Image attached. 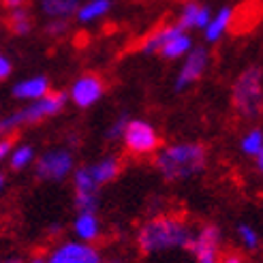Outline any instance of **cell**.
I'll return each mask as SVG.
<instances>
[{
  "mask_svg": "<svg viewBox=\"0 0 263 263\" xmlns=\"http://www.w3.org/2000/svg\"><path fill=\"white\" fill-rule=\"evenodd\" d=\"M195 238V231L178 212H161L152 218L143 220V225L137 229L135 244L141 255H156L174 248H186Z\"/></svg>",
  "mask_w": 263,
  "mask_h": 263,
  "instance_id": "cell-1",
  "label": "cell"
},
{
  "mask_svg": "<svg viewBox=\"0 0 263 263\" xmlns=\"http://www.w3.org/2000/svg\"><path fill=\"white\" fill-rule=\"evenodd\" d=\"M208 148L199 141H184L165 146L154 154V167L167 182H184L201 174L208 165Z\"/></svg>",
  "mask_w": 263,
  "mask_h": 263,
  "instance_id": "cell-2",
  "label": "cell"
},
{
  "mask_svg": "<svg viewBox=\"0 0 263 263\" xmlns=\"http://www.w3.org/2000/svg\"><path fill=\"white\" fill-rule=\"evenodd\" d=\"M231 109L242 122H257L263 116V71L244 69L231 86Z\"/></svg>",
  "mask_w": 263,
  "mask_h": 263,
  "instance_id": "cell-3",
  "label": "cell"
},
{
  "mask_svg": "<svg viewBox=\"0 0 263 263\" xmlns=\"http://www.w3.org/2000/svg\"><path fill=\"white\" fill-rule=\"evenodd\" d=\"M64 103H67V95L60 90H49L43 99H36L34 103H30L28 107L17 109L9 114L7 118H3V135H17L15 130L22 126H34L39 122L47 120V118L56 116L64 109Z\"/></svg>",
  "mask_w": 263,
  "mask_h": 263,
  "instance_id": "cell-4",
  "label": "cell"
},
{
  "mask_svg": "<svg viewBox=\"0 0 263 263\" xmlns=\"http://www.w3.org/2000/svg\"><path fill=\"white\" fill-rule=\"evenodd\" d=\"M161 143L163 141H161L159 133L154 130V126L143 120H130L124 130V137H122L124 152L128 156H135V159L156 154L161 150Z\"/></svg>",
  "mask_w": 263,
  "mask_h": 263,
  "instance_id": "cell-5",
  "label": "cell"
},
{
  "mask_svg": "<svg viewBox=\"0 0 263 263\" xmlns=\"http://www.w3.org/2000/svg\"><path fill=\"white\" fill-rule=\"evenodd\" d=\"M189 251L197 259V263H220V229L214 222H205L195 233Z\"/></svg>",
  "mask_w": 263,
  "mask_h": 263,
  "instance_id": "cell-6",
  "label": "cell"
},
{
  "mask_svg": "<svg viewBox=\"0 0 263 263\" xmlns=\"http://www.w3.org/2000/svg\"><path fill=\"white\" fill-rule=\"evenodd\" d=\"M73 169V154L69 150H49L41 154L34 163V174L43 182H58L69 176Z\"/></svg>",
  "mask_w": 263,
  "mask_h": 263,
  "instance_id": "cell-7",
  "label": "cell"
},
{
  "mask_svg": "<svg viewBox=\"0 0 263 263\" xmlns=\"http://www.w3.org/2000/svg\"><path fill=\"white\" fill-rule=\"evenodd\" d=\"M47 263H105L99 251L88 242H64L54 248Z\"/></svg>",
  "mask_w": 263,
  "mask_h": 263,
  "instance_id": "cell-8",
  "label": "cell"
},
{
  "mask_svg": "<svg viewBox=\"0 0 263 263\" xmlns=\"http://www.w3.org/2000/svg\"><path fill=\"white\" fill-rule=\"evenodd\" d=\"M105 88H107V84L99 73H84L71 88V101L80 109H86L105 95Z\"/></svg>",
  "mask_w": 263,
  "mask_h": 263,
  "instance_id": "cell-9",
  "label": "cell"
},
{
  "mask_svg": "<svg viewBox=\"0 0 263 263\" xmlns=\"http://www.w3.org/2000/svg\"><path fill=\"white\" fill-rule=\"evenodd\" d=\"M205 64H208V54L203 47H197L191 51V56L186 58V62H184V67L178 75V82H176V90H184L186 86L195 84L199 77L203 75L205 71Z\"/></svg>",
  "mask_w": 263,
  "mask_h": 263,
  "instance_id": "cell-10",
  "label": "cell"
},
{
  "mask_svg": "<svg viewBox=\"0 0 263 263\" xmlns=\"http://www.w3.org/2000/svg\"><path fill=\"white\" fill-rule=\"evenodd\" d=\"M184 32L180 26H161V28H156L152 32H148L146 36L141 39L139 43V51H143V54H161V49L165 47V43L169 41V39H174L176 34Z\"/></svg>",
  "mask_w": 263,
  "mask_h": 263,
  "instance_id": "cell-11",
  "label": "cell"
},
{
  "mask_svg": "<svg viewBox=\"0 0 263 263\" xmlns=\"http://www.w3.org/2000/svg\"><path fill=\"white\" fill-rule=\"evenodd\" d=\"M122 159L118 154H109V156H103V159L95 165H90V172H92V178L97 180L99 186H105V184L114 182L122 172Z\"/></svg>",
  "mask_w": 263,
  "mask_h": 263,
  "instance_id": "cell-12",
  "label": "cell"
},
{
  "mask_svg": "<svg viewBox=\"0 0 263 263\" xmlns=\"http://www.w3.org/2000/svg\"><path fill=\"white\" fill-rule=\"evenodd\" d=\"M73 227H75L77 238H80L82 242L92 244L95 240H99L101 227H99V218H97V214H92V212H82V214H77V218H75V222H73Z\"/></svg>",
  "mask_w": 263,
  "mask_h": 263,
  "instance_id": "cell-13",
  "label": "cell"
},
{
  "mask_svg": "<svg viewBox=\"0 0 263 263\" xmlns=\"http://www.w3.org/2000/svg\"><path fill=\"white\" fill-rule=\"evenodd\" d=\"M49 92V82L45 77H32V80L20 82L13 88V97L15 99H43Z\"/></svg>",
  "mask_w": 263,
  "mask_h": 263,
  "instance_id": "cell-14",
  "label": "cell"
},
{
  "mask_svg": "<svg viewBox=\"0 0 263 263\" xmlns=\"http://www.w3.org/2000/svg\"><path fill=\"white\" fill-rule=\"evenodd\" d=\"M32 15L28 11H24V9H15V11H11L9 15L5 17V28L11 32V34H15V36H24V34H28L32 30Z\"/></svg>",
  "mask_w": 263,
  "mask_h": 263,
  "instance_id": "cell-15",
  "label": "cell"
},
{
  "mask_svg": "<svg viewBox=\"0 0 263 263\" xmlns=\"http://www.w3.org/2000/svg\"><path fill=\"white\" fill-rule=\"evenodd\" d=\"M99 184L92 178L90 167H80L73 176V191L75 195H99Z\"/></svg>",
  "mask_w": 263,
  "mask_h": 263,
  "instance_id": "cell-16",
  "label": "cell"
},
{
  "mask_svg": "<svg viewBox=\"0 0 263 263\" xmlns=\"http://www.w3.org/2000/svg\"><path fill=\"white\" fill-rule=\"evenodd\" d=\"M77 5H80V0H41L43 11L54 20H67L75 13Z\"/></svg>",
  "mask_w": 263,
  "mask_h": 263,
  "instance_id": "cell-17",
  "label": "cell"
},
{
  "mask_svg": "<svg viewBox=\"0 0 263 263\" xmlns=\"http://www.w3.org/2000/svg\"><path fill=\"white\" fill-rule=\"evenodd\" d=\"M189 47H191V39L184 32H180V34H176L174 39H169V41L165 43V47L161 49V56L174 60V58H180L182 54H186Z\"/></svg>",
  "mask_w": 263,
  "mask_h": 263,
  "instance_id": "cell-18",
  "label": "cell"
},
{
  "mask_svg": "<svg viewBox=\"0 0 263 263\" xmlns=\"http://www.w3.org/2000/svg\"><path fill=\"white\" fill-rule=\"evenodd\" d=\"M231 20H233V11L231 9H222L218 15L210 22V26H208V32H205L208 41H216V39L225 32L227 26L231 24Z\"/></svg>",
  "mask_w": 263,
  "mask_h": 263,
  "instance_id": "cell-19",
  "label": "cell"
},
{
  "mask_svg": "<svg viewBox=\"0 0 263 263\" xmlns=\"http://www.w3.org/2000/svg\"><path fill=\"white\" fill-rule=\"evenodd\" d=\"M242 150L248 156H259L263 152V130L261 128H253L242 137Z\"/></svg>",
  "mask_w": 263,
  "mask_h": 263,
  "instance_id": "cell-20",
  "label": "cell"
},
{
  "mask_svg": "<svg viewBox=\"0 0 263 263\" xmlns=\"http://www.w3.org/2000/svg\"><path fill=\"white\" fill-rule=\"evenodd\" d=\"M32 159H34L32 146H20L17 150H13V154L9 156V167L13 169V172H22L24 167L30 165Z\"/></svg>",
  "mask_w": 263,
  "mask_h": 263,
  "instance_id": "cell-21",
  "label": "cell"
},
{
  "mask_svg": "<svg viewBox=\"0 0 263 263\" xmlns=\"http://www.w3.org/2000/svg\"><path fill=\"white\" fill-rule=\"evenodd\" d=\"M109 9V0H92V3H88L82 11H80V20L82 22H88V20H95L99 15H103L105 11Z\"/></svg>",
  "mask_w": 263,
  "mask_h": 263,
  "instance_id": "cell-22",
  "label": "cell"
},
{
  "mask_svg": "<svg viewBox=\"0 0 263 263\" xmlns=\"http://www.w3.org/2000/svg\"><path fill=\"white\" fill-rule=\"evenodd\" d=\"M75 210L77 212H92L95 214L97 212V208H99V195H75Z\"/></svg>",
  "mask_w": 263,
  "mask_h": 263,
  "instance_id": "cell-23",
  "label": "cell"
},
{
  "mask_svg": "<svg viewBox=\"0 0 263 263\" xmlns=\"http://www.w3.org/2000/svg\"><path fill=\"white\" fill-rule=\"evenodd\" d=\"M199 11H201V7L199 5H189L186 9L182 11V15H180V22H178V26L182 30H186V28H195L197 26V17H199Z\"/></svg>",
  "mask_w": 263,
  "mask_h": 263,
  "instance_id": "cell-24",
  "label": "cell"
},
{
  "mask_svg": "<svg viewBox=\"0 0 263 263\" xmlns=\"http://www.w3.org/2000/svg\"><path fill=\"white\" fill-rule=\"evenodd\" d=\"M238 235H240V240L246 248H251V251H255V248L259 246V235L255 233L253 227H248V225H238Z\"/></svg>",
  "mask_w": 263,
  "mask_h": 263,
  "instance_id": "cell-25",
  "label": "cell"
},
{
  "mask_svg": "<svg viewBox=\"0 0 263 263\" xmlns=\"http://www.w3.org/2000/svg\"><path fill=\"white\" fill-rule=\"evenodd\" d=\"M128 118L126 116H120L118 120L111 124V128L107 130V139L109 141H116V139H122L124 137V130H126V126H128Z\"/></svg>",
  "mask_w": 263,
  "mask_h": 263,
  "instance_id": "cell-26",
  "label": "cell"
},
{
  "mask_svg": "<svg viewBox=\"0 0 263 263\" xmlns=\"http://www.w3.org/2000/svg\"><path fill=\"white\" fill-rule=\"evenodd\" d=\"M67 30H69V22H67V20H51V22L45 26V34L54 36V39L62 36Z\"/></svg>",
  "mask_w": 263,
  "mask_h": 263,
  "instance_id": "cell-27",
  "label": "cell"
},
{
  "mask_svg": "<svg viewBox=\"0 0 263 263\" xmlns=\"http://www.w3.org/2000/svg\"><path fill=\"white\" fill-rule=\"evenodd\" d=\"M220 263H255V261H253V259H248V257H244L242 253L229 251V253H222Z\"/></svg>",
  "mask_w": 263,
  "mask_h": 263,
  "instance_id": "cell-28",
  "label": "cell"
},
{
  "mask_svg": "<svg viewBox=\"0 0 263 263\" xmlns=\"http://www.w3.org/2000/svg\"><path fill=\"white\" fill-rule=\"evenodd\" d=\"M15 139H17V135H5V139L0 141V156H3V159H7V154L13 150Z\"/></svg>",
  "mask_w": 263,
  "mask_h": 263,
  "instance_id": "cell-29",
  "label": "cell"
},
{
  "mask_svg": "<svg viewBox=\"0 0 263 263\" xmlns=\"http://www.w3.org/2000/svg\"><path fill=\"white\" fill-rule=\"evenodd\" d=\"M9 75H11V60L7 56H3V58H0V77L7 80Z\"/></svg>",
  "mask_w": 263,
  "mask_h": 263,
  "instance_id": "cell-30",
  "label": "cell"
},
{
  "mask_svg": "<svg viewBox=\"0 0 263 263\" xmlns=\"http://www.w3.org/2000/svg\"><path fill=\"white\" fill-rule=\"evenodd\" d=\"M24 3V0H3V7L5 9H15V7H20Z\"/></svg>",
  "mask_w": 263,
  "mask_h": 263,
  "instance_id": "cell-31",
  "label": "cell"
},
{
  "mask_svg": "<svg viewBox=\"0 0 263 263\" xmlns=\"http://www.w3.org/2000/svg\"><path fill=\"white\" fill-rule=\"evenodd\" d=\"M257 167H259V172H261V176H263V152L257 156Z\"/></svg>",
  "mask_w": 263,
  "mask_h": 263,
  "instance_id": "cell-32",
  "label": "cell"
},
{
  "mask_svg": "<svg viewBox=\"0 0 263 263\" xmlns=\"http://www.w3.org/2000/svg\"><path fill=\"white\" fill-rule=\"evenodd\" d=\"M3 263H24V259H17V257H11V259H5Z\"/></svg>",
  "mask_w": 263,
  "mask_h": 263,
  "instance_id": "cell-33",
  "label": "cell"
},
{
  "mask_svg": "<svg viewBox=\"0 0 263 263\" xmlns=\"http://www.w3.org/2000/svg\"><path fill=\"white\" fill-rule=\"evenodd\" d=\"M105 263H126V261H122V259H109V261H105Z\"/></svg>",
  "mask_w": 263,
  "mask_h": 263,
  "instance_id": "cell-34",
  "label": "cell"
}]
</instances>
